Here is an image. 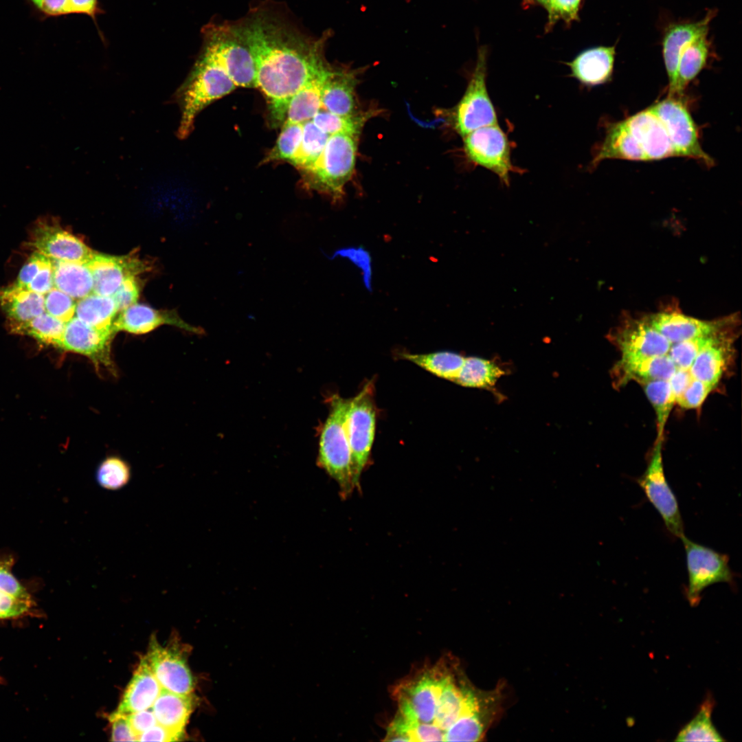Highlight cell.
Here are the masks:
<instances>
[{
	"mask_svg": "<svg viewBox=\"0 0 742 742\" xmlns=\"http://www.w3.org/2000/svg\"><path fill=\"white\" fill-rule=\"evenodd\" d=\"M231 25L254 58L256 88L266 99L271 124H282L291 98L330 67L324 48L330 32L311 38L264 4Z\"/></svg>",
	"mask_w": 742,
	"mask_h": 742,
	"instance_id": "6da1fadb",
	"label": "cell"
},
{
	"mask_svg": "<svg viewBox=\"0 0 742 742\" xmlns=\"http://www.w3.org/2000/svg\"><path fill=\"white\" fill-rule=\"evenodd\" d=\"M236 88L225 71L208 55L201 52L191 71L172 98L180 111L177 137L181 139L187 138L192 132L200 112Z\"/></svg>",
	"mask_w": 742,
	"mask_h": 742,
	"instance_id": "7a4b0ae2",
	"label": "cell"
},
{
	"mask_svg": "<svg viewBox=\"0 0 742 742\" xmlns=\"http://www.w3.org/2000/svg\"><path fill=\"white\" fill-rule=\"evenodd\" d=\"M357 138L346 134L330 135L315 161L300 170L303 187L332 197L341 198L356 164Z\"/></svg>",
	"mask_w": 742,
	"mask_h": 742,
	"instance_id": "3957f363",
	"label": "cell"
},
{
	"mask_svg": "<svg viewBox=\"0 0 742 742\" xmlns=\"http://www.w3.org/2000/svg\"><path fill=\"white\" fill-rule=\"evenodd\" d=\"M349 404L350 399L338 396L331 398L330 414L320 434L317 457L319 466L336 481L344 499L355 488L346 425Z\"/></svg>",
	"mask_w": 742,
	"mask_h": 742,
	"instance_id": "277c9868",
	"label": "cell"
},
{
	"mask_svg": "<svg viewBox=\"0 0 742 742\" xmlns=\"http://www.w3.org/2000/svg\"><path fill=\"white\" fill-rule=\"evenodd\" d=\"M202 52L213 59L236 87L256 88V66L245 43L231 23H209L203 29Z\"/></svg>",
	"mask_w": 742,
	"mask_h": 742,
	"instance_id": "5b68a950",
	"label": "cell"
},
{
	"mask_svg": "<svg viewBox=\"0 0 742 742\" xmlns=\"http://www.w3.org/2000/svg\"><path fill=\"white\" fill-rule=\"evenodd\" d=\"M487 56V47H480L466 91L454 109V128L462 137L477 128L498 124L486 87Z\"/></svg>",
	"mask_w": 742,
	"mask_h": 742,
	"instance_id": "8992f818",
	"label": "cell"
},
{
	"mask_svg": "<svg viewBox=\"0 0 742 742\" xmlns=\"http://www.w3.org/2000/svg\"><path fill=\"white\" fill-rule=\"evenodd\" d=\"M346 425L352 479L355 488H357L361 474L369 461L375 434L376 411L372 381L350 399Z\"/></svg>",
	"mask_w": 742,
	"mask_h": 742,
	"instance_id": "52a82bcc",
	"label": "cell"
},
{
	"mask_svg": "<svg viewBox=\"0 0 742 742\" xmlns=\"http://www.w3.org/2000/svg\"><path fill=\"white\" fill-rule=\"evenodd\" d=\"M449 668L438 664L398 686V714L409 722L433 724L437 702Z\"/></svg>",
	"mask_w": 742,
	"mask_h": 742,
	"instance_id": "ba28073f",
	"label": "cell"
},
{
	"mask_svg": "<svg viewBox=\"0 0 742 742\" xmlns=\"http://www.w3.org/2000/svg\"><path fill=\"white\" fill-rule=\"evenodd\" d=\"M686 558L688 585L686 594L692 606L699 604L702 592L718 583L734 585L735 574L729 565V557L713 549L682 537Z\"/></svg>",
	"mask_w": 742,
	"mask_h": 742,
	"instance_id": "9c48e42d",
	"label": "cell"
},
{
	"mask_svg": "<svg viewBox=\"0 0 742 742\" xmlns=\"http://www.w3.org/2000/svg\"><path fill=\"white\" fill-rule=\"evenodd\" d=\"M462 138L468 159L495 174L505 186L510 185V173L521 172L512 163L510 142L498 124L477 128Z\"/></svg>",
	"mask_w": 742,
	"mask_h": 742,
	"instance_id": "30bf717a",
	"label": "cell"
},
{
	"mask_svg": "<svg viewBox=\"0 0 742 742\" xmlns=\"http://www.w3.org/2000/svg\"><path fill=\"white\" fill-rule=\"evenodd\" d=\"M665 127L675 156L693 158L707 166L713 159L701 148L697 126L686 106L676 96L669 95L648 108Z\"/></svg>",
	"mask_w": 742,
	"mask_h": 742,
	"instance_id": "8fae6325",
	"label": "cell"
},
{
	"mask_svg": "<svg viewBox=\"0 0 742 742\" xmlns=\"http://www.w3.org/2000/svg\"><path fill=\"white\" fill-rule=\"evenodd\" d=\"M662 441L655 442L647 469L636 482L660 514L666 529L680 539L684 535V524L677 499L664 471Z\"/></svg>",
	"mask_w": 742,
	"mask_h": 742,
	"instance_id": "7c38bea8",
	"label": "cell"
},
{
	"mask_svg": "<svg viewBox=\"0 0 742 742\" xmlns=\"http://www.w3.org/2000/svg\"><path fill=\"white\" fill-rule=\"evenodd\" d=\"M145 657L163 689L180 695L192 694L194 680L183 649L176 644L163 647L153 636Z\"/></svg>",
	"mask_w": 742,
	"mask_h": 742,
	"instance_id": "4fadbf2b",
	"label": "cell"
},
{
	"mask_svg": "<svg viewBox=\"0 0 742 742\" xmlns=\"http://www.w3.org/2000/svg\"><path fill=\"white\" fill-rule=\"evenodd\" d=\"M609 336L620 351L622 359L667 355L671 346L646 316L625 317Z\"/></svg>",
	"mask_w": 742,
	"mask_h": 742,
	"instance_id": "5bb4252c",
	"label": "cell"
},
{
	"mask_svg": "<svg viewBox=\"0 0 742 742\" xmlns=\"http://www.w3.org/2000/svg\"><path fill=\"white\" fill-rule=\"evenodd\" d=\"M645 316L649 322L671 344L713 334L737 319L730 316L713 321L700 320L683 313L675 302L657 313Z\"/></svg>",
	"mask_w": 742,
	"mask_h": 742,
	"instance_id": "9a60e30c",
	"label": "cell"
},
{
	"mask_svg": "<svg viewBox=\"0 0 742 742\" xmlns=\"http://www.w3.org/2000/svg\"><path fill=\"white\" fill-rule=\"evenodd\" d=\"M115 334L113 332L95 329L74 317L65 323L58 347L87 357L96 368L104 367L114 372L111 342Z\"/></svg>",
	"mask_w": 742,
	"mask_h": 742,
	"instance_id": "2e32d148",
	"label": "cell"
},
{
	"mask_svg": "<svg viewBox=\"0 0 742 742\" xmlns=\"http://www.w3.org/2000/svg\"><path fill=\"white\" fill-rule=\"evenodd\" d=\"M500 708V692L477 689L468 712L462 715L448 729L451 741L482 740Z\"/></svg>",
	"mask_w": 742,
	"mask_h": 742,
	"instance_id": "e0dca14e",
	"label": "cell"
},
{
	"mask_svg": "<svg viewBox=\"0 0 742 742\" xmlns=\"http://www.w3.org/2000/svg\"><path fill=\"white\" fill-rule=\"evenodd\" d=\"M86 265L93 278V293L103 296H112L127 278L148 269L136 258L95 253Z\"/></svg>",
	"mask_w": 742,
	"mask_h": 742,
	"instance_id": "ac0fdd59",
	"label": "cell"
},
{
	"mask_svg": "<svg viewBox=\"0 0 742 742\" xmlns=\"http://www.w3.org/2000/svg\"><path fill=\"white\" fill-rule=\"evenodd\" d=\"M32 244L52 260L87 263L95 253L71 233L54 225L42 223L33 232Z\"/></svg>",
	"mask_w": 742,
	"mask_h": 742,
	"instance_id": "d6986e66",
	"label": "cell"
},
{
	"mask_svg": "<svg viewBox=\"0 0 742 742\" xmlns=\"http://www.w3.org/2000/svg\"><path fill=\"white\" fill-rule=\"evenodd\" d=\"M716 15L709 10L699 21L672 22L664 30L662 38V56L668 76L669 91L674 86L679 57L682 49L694 38L709 32L710 23Z\"/></svg>",
	"mask_w": 742,
	"mask_h": 742,
	"instance_id": "ffe728a7",
	"label": "cell"
},
{
	"mask_svg": "<svg viewBox=\"0 0 742 742\" xmlns=\"http://www.w3.org/2000/svg\"><path fill=\"white\" fill-rule=\"evenodd\" d=\"M625 121L640 144L647 161L675 156L665 127L649 109L630 116Z\"/></svg>",
	"mask_w": 742,
	"mask_h": 742,
	"instance_id": "44dd1931",
	"label": "cell"
},
{
	"mask_svg": "<svg viewBox=\"0 0 742 742\" xmlns=\"http://www.w3.org/2000/svg\"><path fill=\"white\" fill-rule=\"evenodd\" d=\"M164 324L173 325L196 334L203 333L202 328L187 324L175 313L157 311L137 303L121 311L113 327L115 333L124 330L133 334H144Z\"/></svg>",
	"mask_w": 742,
	"mask_h": 742,
	"instance_id": "7402d4cb",
	"label": "cell"
},
{
	"mask_svg": "<svg viewBox=\"0 0 742 742\" xmlns=\"http://www.w3.org/2000/svg\"><path fill=\"white\" fill-rule=\"evenodd\" d=\"M616 45L596 46L578 54L565 63L570 69V76L583 85L593 87L609 82L613 74Z\"/></svg>",
	"mask_w": 742,
	"mask_h": 742,
	"instance_id": "603a6c76",
	"label": "cell"
},
{
	"mask_svg": "<svg viewBox=\"0 0 742 742\" xmlns=\"http://www.w3.org/2000/svg\"><path fill=\"white\" fill-rule=\"evenodd\" d=\"M731 325L719 333L698 353L689 372L692 377L715 387L726 369L728 352L732 341L731 330L737 326Z\"/></svg>",
	"mask_w": 742,
	"mask_h": 742,
	"instance_id": "cb8c5ba5",
	"label": "cell"
},
{
	"mask_svg": "<svg viewBox=\"0 0 742 742\" xmlns=\"http://www.w3.org/2000/svg\"><path fill=\"white\" fill-rule=\"evenodd\" d=\"M12 560L0 561V620L34 616L35 603L12 572Z\"/></svg>",
	"mask_w": 742,
	"mask_h": 742,
	"instance_id": "d4e9b609",
	"label": "cell"
},
{
	"mask_svg": "<svg viewBox=\"0 0 742 742\" xmlns=\"http://www.w3.org/2000/svg\"><path fill=\"white\" fill-rule=\"evenodd\" d=\"M162 688L153 675L146 657L141 659L115 711L128 715L152 707Z\"/></svg>",
	"mask_w": 742,
	"mask_h": 742,
	"instance_id": "484cf974",
	"label": "cell"
},
{
	"mask_svg": "<svg viewBox=\"0 0 742 742\" xmlns=\"http://www.w3.org/2000/svg\"><path fill=\"white\" fill-rule=\"evenodd\" d=\"M356 73L333 68L322 90V109L339 115L357 113L355 87Z\"/></svg>",
	"mask_w": 742,
	"mask_h": 742,
	"instance_id": "4316f807",
	"label": "cell"
},
{
	"mask_svg": "<svg viewBox=\"0 0 742 742\" xmlns=\"http://www.w3.org/2000/svg\"><path fill=\"white\" fill-rule=\"evenodd\" d=\"M609 159L647 161L645 155L625 120L607 127L603 141L596 149L591 166Z\"/></svg>",
	"mask_w": 742,
	"mask_h": 742,
	"instance_id": "83f0119b",
	"label": "cell"
},
{
	"mask_svg": "<svg viewBox=\"0 0 742 742\" xmlns=\"http://www.w3.org/2000/svg\"><path fill=\"white\" fill-rule=\"evenodd\" d=\"M618 385L630 380L643 384L656 380H669L677 368L667 355L649 357L622 359L615 367Z\"/></svg>",
	"mask_w": 742,
	"mask_h": 742,
	"instance_id": "f1b7e54d",
	"label": "cell"
},
{
	"mask_svg": "<svg viewBox=\"0 0 742 742\" xmlns=\"http://www.w3.org/2000/svg\"><path fill=\"white\" fill-rule=\"evenodd\" d=\"M708 33L694 38L682 49L674 86L669 91V95H680L686 86L707 65L712 53V43Z\"/></svg>",
	"mask_w": 742,
	"mask_h": 742,
	"instance_id": "f546056e",
	"label": "cell"
},
{
	"mask_svg": "<svg viewBox=\"0 0 742 742\" xmlns=\"http://www.w3.org/2000/svg\"><path fill=\"white\" fill-rule=\"evenodd\" d=\"M471 684L459 675L456 679L453 669H450L446 677L435 712L433 725L444 734L463 713Z\"/></svg>",
	"mask_w": 742,
	"mask_h": 742,
	"instance_id": "4dcf8cb0",
	"label": "cell"
},
{
	"mask_svg": "<svg viewBox=\"0 0 742 742\" xmlns=\"http://www.w3.org/2000/svg\"><path fill=\"white\" fill-rule=\"evenodd\" d=\"M194 705L192 694L180 695L162 688L151 708L157 723L182 737Z\"/></svg>",
	"mask_w": 742,
	"mask_h": 742,
	"instance_id": "1f68e13d",
	"label": "cell"
},
{
	"mask_svg": "<svg viewBox=\"0 0 742 742\" xmlns=\"http://www.w3.org/2000/svg\"><path fill=\"white\" fill-rule=\"evenodd\" d=\"M333 69L330 66L326 71L310 80L291 98L284 122L303 124L311 120L322 109L323 87Z\"/></svg>",
	"mask_w": 742,
	"mask_h": 742,
	"instance_id": "d6a6232c",
	"label": "cell"
},
{
	"mask_svg": "<svg viewBox=\"0 0 742 742\" xmlns=\"http://www.w3.org/2000/svg\"><path fill=\"white\" fill-rule=\"evenodd\" d=\"M52 264L54 287L74 299L93 293V276L85 263L52 260Z\"/></svg>",
	"mask_w": 742,
	"mask_h": 742,
	"instance_id": "836d02e7",
	"label": "cell"
},
{
	"mask_svg": "<svg viewBox=\"0 0 742 742\" xmlns=\"http://www.w3.org/2000/svg\"><path fill=\"white\" fill-rule=\"evenodd\" d=\"M0 306L10 322H27L45 312L44 295L12 285L0 289Z\"/></svg>",
	"mask_w": 742,
	"mask_h": 742,
	"instance_id": "e575fe53",
	"label": "cell"
},
{
	"mask_svg": "<svg viewBox=\"0 0 742 742\" xmlns=\"http://www.w3.org/2000/svg\"><path fill=\"white\" fill-rule=\"evenodd\" d=\"M117 312L116 304L111 296L92 293L78 300L76 304L75 317L95 329L116 333L113 326Z\"/></svg>",
	"mask_w": 742,
	"mask_h": 742,
	"instance_id": "d590c367",
	"label": "cell"
},
{
	"mask_svg": "<svg viewBox=\"0 0 742 742\" xmlns=\"http://www.w3.org/2000/svg\"><path fill=\"white\" fill-rule=\"evenodd\" d=\"M400 357L438 377L453 382L457 379L465 359L462 355L450 351L426 354L401 352Z\"/></svg>",
	"mask_w": 742,
	"mask_h": 742,
	"instance_id": "8d00e7d4",
	"label": "cell"
},
{
	"mask_svg": "<svg viewBox=\"0 0 742 742\" xmlns=\"http://www.w3.org/2000/svg\"><path fill=\"white\" fill-rule=\"evenodd\" d=\"M715 701L708 695L695 716L677 733L675 741H724L712 721Z\"/></svg>",
	"mask_w": 742,
	"mask_h": 742,
	"instance_id": "74e56055",
	"label": "cell"
},
{
	"mask_svg": "<svg viewBox=\"0 0 742 742\" xmlns=\"http://www.w3.org/2000/svg\"><path fill=\"white\" fill-rule=\"evenodd\" d=\"M504 374V370L494 361L475 357H465L455 383L468 387L488 388Z\"/></svg>",
	"mask_w": 742,
	"mask_h": 742,
	"instance_id": "f35d334b",
	"label": "cell"
},
{
	"mask_svg": "<svg viewBox=\"0 0 742 742\" xmlns=\"http://www.w3.org/2000/svg\"><path fill=\"white\" fill-rule=\"evenodd\" d=\"M65 326V322L45 311L27 322H10L11 330L16 333L27 335L43 344L58 347L63 338Z\"/></svg>",
	"mask_w": 742,
	"mask_h": 742,
	"instance_id": "ab89813d",
	"label": "cell"
},
{
	"mask_svg": "<svg viewBox=\"0 0 742 742\" xmlns=\"http://www.w3.org/2000/svg\"><path fill=\"white\" fill-rule=\"evenodd\" d=\"M370 115L368 112L352 115H339L321 109L311 121L319 129L328 135L346 134L358 137Z\"/></svg>",
	"mask_w": 742,
	"mask_h": 742,
	"instance_id": "60d3db41",
	"label": "cell"
},
{
	"mask_svg": "<svg viewBox=\"0 0 742 742\" xmlns=\"http://www.w3.org/2000/svg\"><path fill=\"white\" fill-rule=\"evenodd\" d=\"M329 136L319 129L311 120L303 123L299 148L289 163L298 170L311 166L323 151Z\"/></svg>",
	"mask_w": 742,
	"mask_h": 742,
	"instance_id": "b9f144b4",
	"label": "cell"
},
{
	"mask_svg": "<svg viewBox=\"0 0 742 742\" xmlns=\"http://www.w3.org/2000/svg\"><path fill=\"white\" fill-rule=\"evenodd\" d=\"M647 397L653 405L657 419L656 441L663 440L664 428L675 403L668 380H656L643 384Z\"/></svg>",
	"mask_w": 742,
	"mask_h": 742,
	"instance_id": "7bdbcfd3",
	"label": "cell"
},
{
	"mask_svg": "<svg viewBox=\"0 0 742 742\" xmlns=\"http://www.w3.org/2000/svg\"><path fill=\"white\" fill-rule=\"evenodd\" d=\"M303 124L284 122L278 139L262 161V164L285 161L289 162L296 153L302 139Z\"/></svg>",
	"mask_w": 742,
	"mask_h": 742,
	"instance_id": "ee69618b",
	"label": "cell"
},
{
	"mask_svg": "<svg viewBox=\"0 0 742 742\" xmlns=\"http://www.w3.org/2000/svg\"><path fill=\"white\" fill-rule=\"evenodd\" d=\"M737 320L713 334L672 344L668 352L677 369L689 370L700 350L724 329L737 323Z\"/></svg>",
	"mask_w": 742,
	"mask_h": 742,
	"instance_id": "f6af8a7d",
	"label": "cell"
},
{
	"mask_svg": "<svg viewBox=\"0 0 742 742\" xmlns=\"http://www.w3.org/2000/svg\"><path fill=\"white\" fill-rule=\"evenodd\" d=\"M131 478V470L128 464L116 456L104 459L96 471V480L102 488L115 491L127 484Z\"/></svg>",
	"mask_w": 742,
	"mask_h": 742,
	"instance_id": "bcb514c9",
	"label": "cell"
},
{
	"mask_svg": "<svg viewBox=\"0 0 742 742\" xmlns=\"http://www.w3.org/2000/svg\"><path fill=\"white\" fill-rule=\"evenodd\" d=\"M76 304L74 298L54 286L44 295L45 311L65 323L74 317Z\"/></svg>",
	"mask_w": 742,
	"mask_h": 742,
	"instance_id": "7dc6e473",
	"label": "cell"
},
{
	"mask_svg": "<svg viewBox=\"0 0 742 742\" xmlns=\"http://www.w3.org/2000/svg\"><path fill=\"white\" fill-rule=\"evenodd\" d=\"M582 2L583 0H552L548 13L545 32H550L559 20L563 21L567 27L574 21H578Z\"/></svg>",
	"mask_w": 742,
	"mask_h": 742,
	"instance_id": "c3c4849f",
	"label": "cell"
},
{
	"mask_svg": "<svg viewBox=\"0 0 742 742\" xmlns=\"http://www.w3.org/2000/svg\"><path fill=\"white\" fill-rule=\"evenodd\" d=\"M714 387L708 383L693 378L684 392L675 403L681 407L686 409L698 408L703 404Z\"/></svg>",
	"mask_w": 742,
	"mask_h": 742,
	"instance_id": "681fc988",
	"label": "cell"
},
{
	"mask_svg": "<svg viewBox=\"0 0 742 742\" xmlns=\"http://www.w3.org/2000/svg\"><path fill=\"white\" fill-rule=\"evenodd\" d=\"M139 294V287L135 276L127 278L111 296L121 311L136 304Z\"/></svg>",
	"mask_w": 742,
	"mask_h": 742,
	"instance_id": "f907efd6",
	"label": "cell"
},
{
	"mask_svg": "<svg viewBox=\"0 0 742 742\" xmlns=\"http://www.w3.org/2000/svg\"><path fill=\"white\" fill-rule=\"evenodd\" d=\"M49 259L43 254L36 251L21 268L14 286L26 289L38 273L44 264Z\"/></svg>",
	"mask_w": 742,
	"mask_h": 742,
	"instance_id": "816d5d0a",
	"label": "cell"
},
{
	"mask_svg": "<svg viewBox=\"0 0 742 742\" xmlns=\"http://www.w3.org/2000/svg\"><path fill=\"white\" fill-rule=\"evenodd\" d=\"M109 720L112 723L111 741H135L137 736L134 733L126 715L114 712L111 715Z\"/></svg>",
	"mask_w": 742,
	"mask_h": 742,
	"instance_id": "f5cc1de1",
	"label": "cell"
},
{
	"mask_svg": "<svg viewBox=\"0 0 742 742\" xmlns=\"http://www.w3.org/2000/svg\"><path fill=\"white\" fill-rule=\"evenodd\" d=\"M54 287L53 264L49 258L28 284L26 289L45 295Z\"/></svg>",
	"mask_w": 742,
	"mask_h": 742,
	"instance_id": "db71d44e",
	"label": "cell"
},
{
	"mask_svg": "<svg viewBox=\"0 0 742 742\" xmlns=\"http://www.w3.org/2000/svg\"><path fill=\"white\" fill-rule=\"evenodd\" d=\"M126 715L137 738L140 734L157 723L151 708Z\"/></svg>",
	"mask_w": 742,
	"mask_h": 742,
	"instance_id": "11a10c76",
	"label": "cell"
},
{
	"mask_svg": "<svg viewBox=\"0 0 742 742\" xmlns=\"http://www.w3.org/2000/svg\"><path fill=\"white\" fill-rule=\"evenodd\" d=\"M181 738L172 730L157 723L137 737L139 741H175Z\"/></svg>",
	"mask_w": 742,
	"mask_h": 742,
	"instance_id": "9f6ffc18",
	"label": "cell"
},
{
	"mask_svg": "<svg viewBox=\"0 0 742 742\" xmlns=\"http://www.w3.org/2000/svg\"><path fill=\"white\" fill-rule=\"evenodd\" d=\"M40 11L48 16L71 14L69 0H30Z\"/></svg>",
	"mask_w": 742,
	"mask_h": 742,
	"instance_id": "6f0895ef",
	"label": "cell"
},
{
	"mask_svg": "<svg viewBox=\"0 0 742 742\" xmlns=\"http://www.w3.org/2000/svg\"><path fill=\"white\" fill-rule=\"evenodd\" d=\"M693 377L689 370H684L677 369L674 374L669 379L668 381L672 390V392L676 401L682 396L684 392L691 381Z\"/></svg>",
	"mask_w": 742,
	"mask_h": 742,
	"instance_id": "680465c9",
	"label": "cell"
},
{
	"mask_svg": "<svg viewBox=\"0 0 742 742\" xmlns=\"http://www.w3.org/2000/svg\"><path fill=\"white\" fill-rule=\"evenodd\" d=\"M70 12L87 14L94 18L100 12L98 0H69Z\"/></svg>",
	"mask_w": 742,
	"mask_h": 742,
	"instance_id": "91938a15",
	"label": "cell"
},
{
	"mask_svg": "<svg viewBox=\"0 0 742 742\" xmlns=\"http://www.w3.org/2000/svg\"><path fill=\"white\" fill-rule=\"evenodd\" d=\"M552 0H524L523 5H539L543 8L548 13L550 10Z\"/></svg>",
	"mask_w": 742,
	"mask_h": 742,
	"instance_id": "94428289",
	"label": "cell"
},
{
	"mask_svg": "<svg viewBox=\"0 0 742 742\" xmlns=\"http://www.w3.org/2000/svg\"><path fill=\"white\" fill-rule=\"evenodd\" d=\"M5 684V679L0 675V685Z\"/></svg>",
	"mask_w": 742,
	"mask_h": 742,
	"instance_id": "6125c7cd",
	"label": "cell"
}]
</instances>
